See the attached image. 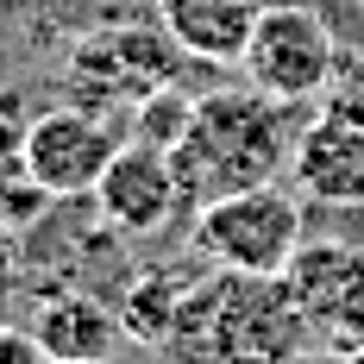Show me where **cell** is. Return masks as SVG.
Masks as SVG:
<instances>
[{
	"label": "cell",
	"mask_w": 364,
	"mask_h": 364,
	"mask_svg": "<svg viewBox=\"0 0 364 364\" xmlns=\"http://www.w3.org/2000/svg\"><path fill=\"white\" fill-rule=\"evenodd\" d=\"M113 151V126L101 113H82V107H50L38 113L19 139V176H32L50 201H75V195H95V182L107 176Z\"/></svg>",
	"instance_id": "cell-5"
},
{
	"label": "cell",
	"mask_w": 364,
	"mask_h": 364,
	"mask_svg": "<svg viewBox=\"0 0 364 364\" xmlns=\"http://www.w3.org/2000/svg\"><path fill=\"white\" fill-rule=\"evenodd\" d=\"M19 139H26V132H13V107H6V95H0V164L19 157Z\"/></svg>",
	"instance_id": "cell-16"
},
{
	"label": "cell",
	"mask_w": 364,
	"mask_h": 364,
	"mask_svg": "<svg viewBox=\"0 0 364 364\" xmlns=\"http://www.w3.org/2000/svg\"><path fill=\"white\" fill-rule=\"evenodd\" d=\"M151 6H157V26L195 63H239L264 13V0H151Z\"/></svg>",
	"instance_id": "cell-10"
},
{
	"label": "cell",
	"mask_w": 364,
	"mask_h": 364,
	"mask_svg": "<svg viewBox=\"0 0 364 364\" xmlns=\"http://www.w3.org/2000/svg\"><path fill=\"white\" fill-rule=\"evenodd\" d=\"M308 339L314 327L289 277H239L208 264V277L182 295L164 352L176 364H295Z\"/></svg>",
	"instance_id": "cell-1"
},
{
	"label": "cell",
	"mask_w": 364,
	"mask_h": 364,
	"mask_svg": "<svg viewBox=\"0 0 364 364\" xmlns=\"http://www.w3.org/2000/svg\"><path fill=\"white\" fill-rule=\"evenodd\" d=\"M301 239H308L301 188H283V182H257V188H239V195L195 208V252L214 270L283 277L289 257L301 252Z\"/></svg>",
	"instance_id": "cell-3"
},
{
	"label": "cell",
	"mask_w": 364,
	"mask_h": 364,
	"mask_svg": "<svg viewBox=\"0 0 364 364\" xmlns=\"http://www.w3.org/2000/svg\"><path fill=\"white\" fill-rule=\"evenodd\" d=\"M188 119H195V95H182V88L164 82V88H151L145 101H139V113H132V139L176 151V139L188 132Z\"/></svg>",
	"instance_id": "cell-13"
},
{
	"label": "cell",
	"mask_w": 364,
	"mask_h": 364,
	"mask_svg": "<svg viewBox=\"0 0 364 364\" xmlns=\"http://www.w3.org/2000/svg\"><path fill=\"white\" fill-rule=\"evenodd\" d=\"M289 176L301 195L327 201V208H358L364 201V107L333 95L295 139Z\"/></svg>",
	"instance_id": "cell-8"
},
{
	"label": "cell",
	"mask_w": 364,
	"mask_h": 364,
	"mask_svg": "<svg viewBox=\"0 0 364 364\" xmlns=\"http://www.w3.org/2000/svg\"><path fill=\"white\" fill-rule=\"evenodd\" d=\"M289 289L308 308V327L327 339L333 352L364 346V252L346 239H301L289 257Z\"/></svg>",
	"instance_id": "cell-6"
},
{
	"label": "cell",
	"mask_w": 364,
	"mask_h": 364,
	"mask_svg": "<svg viewBox=\"0 0 364 364\" xmlns=\"http://www.w3.org/2000/svg\"><path fill=\"white\" fill-rule=\"evenodd\" d=\"M289 101H270L264 88H220V95H195V119L176 139V176L188 208H208L220 195H239L257 182H277L295 157V126Z\"/></svg>",
	"instance_id": "cell-2"
},
{
	"label": "cell",
	"mask_w": 364,
	"mask_h": 364,
	"mask_svg": "<svg viewBox=\"0 0 364 364\" xmlns=\"http://www.w3.org/2000/svg\"><path fill=\"white\" fill-rule=\"evenodd\" d=\"M101 220H107L113 232H132V239H145V232H164L176 208L188 201L182 195V176H176V157L164 145H145V139H132V145L113 151L107 176L95 182V195H88Z\"/></svg>",
	"instance_id": "cell-7"
},
{
	"label": "cell",
	"mask_w": 364,
	"mask_h": 364,
	"mask_svg": "<svg viewBox=\"0 0 364 364\" xmlns=\"http://www.w3.org/2000/svg\"><path fill=\"white\" fill-rule=\"evenodd\" d=\"M0 364H50L44 358V346H38L32 327H13V321H0Z\"/></svg>",
	"instance_id": "cell-14"
},
{
	"label": "cell",
	"mask_w": 364,
	"mask_h": 364,
	"mask_svg": "<svg viewBox=\"0 0 364 364\" xmlns=\"http://www.w3.org/2000/svg\"><path fill=\"white\" fill-rule=\"evenodd\" d=\"M32 333H38V346H44L50 364H107L119 352V339H126L119 314L88 289L44 295L38 314H32Z\"/></svg>",
	"instance_id": "cell-9"
},
{
	"label": "cell",
	"mask_w": 364,
	"mask_h": 364,
	"mask_svg": "<svg viewBox=\"0 0 364 364\" xmlns=\"http://www.w3.org/2000/svg\"><path fill=\"white\" fill-rule=\"evenodd\" d=\"M19 270H26V245H19V232H13L6 214H0V301L19 289Z\"/></svg>",
	"instance_id": "cell-15"
},
{
	"label": "cell",
	"mask_w": 364,
	"mask_h": 364,
	"mask_svg": "<svg viewBox=\"0 0 364 364\" xmlns=\"http://www.w3.org/2000/svg\"><path fill=\"white\" fill-rule=\"evenodd\" d=\"M339 364H364V346H358V352H339Z\"/></svg>",
	"instance_id": "cell-17"
},
{
	"label": "cell",
	"mask_w": 364,
	"mask_h": 364,
	"mask_svg": "<svg viewBox=\"0 0 364 364\" xmlns=\"http://www.w3.org/2000/svg\"><path fill=\"white\" fill-rule=\"evenodd\" d=\"M182 295H188V277H176V270H145V277H132V283L119 289L113 314H119L126 339L164 346V333H170V321H176Z\"/></svg>",
	"instance_id": "cell-12"
},
{
	"label": "cell",
	"mask_w": 364,
	"mask_h": 364,
	"mask_svg": "<svg viewBox=\"0 0 364 364\" xmlns=\"http://www.w3.org/2000/svg\"><path fill=\"white\" fill-rule=\"evenodd\" d=\"M182 44L170 32H113V38H88L82 44V57H75V75H101L119 101H145L151 88H164L170 70H176Z\"/></svg>",
	"instance_id": "cell-11"
},
{
	"label": "cell",
	"mask_w": 364,
	"mask_h": 364,
	"mask_svg": "<svg viewBox=\"0 0 364 364\" xmlns=\"http://www.w3.org/2000/svg\"><path fill=\"white\" fill-rule=\"evenodd\" d=\"M239 70L252 88H264L270 101H289V107H308L321 101L339 75V44H333V26L301 6V0H270L252 26V44L239 57Z\"/></svg>",
	"instance_id": "cell-4"
}]
</instances>
